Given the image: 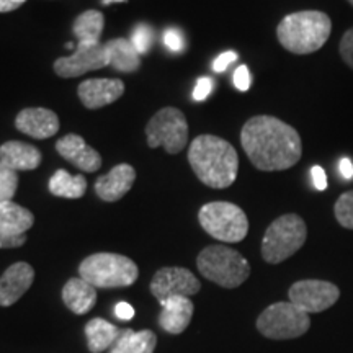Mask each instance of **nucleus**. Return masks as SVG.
<instances>
[{"label": "nucleus", "mask_w": 353, "mask_h": 353, "mask_svg": "<svg viewBox=\"0 0 353 353\" xmlns=\"http://www.w3.org/2000/svg\"><path fill=\"white\" fill-rule=\"evenodd\" d=\"M15 126L34 139H48L59 131V118L48 108H25L17 114Z\"/></svg>", "instance_id": "dca6fc26"}, {"label": "nucleus", "mask_w": 353, "mask_h": 353, "mask_svg": "<svg viewBox=\"0 0 353 353\" xmlns=\"http://www.w3.org/2000/svg\"><path fill=\"white\" fill-rule=\"evenodd\" d=\"M130 41L132 43V46L136 48V51H138L139 54H145V52L151 50V44L154 41V30L149 25L141 23L134 28Z\"/></svg>", "instance_id": "c85d7f7f"}, {"label": "nucleus", "mask_w": 353, "mask_h": 353, "mask_svg": "<svg viewBox=\"0 0 353 353\" xmlns=\"http://www.w3.org/2000/svg\"><path fill=\"white\" fill-rule=\"evenodd\" d=\"M112 2H125V0H103L105 6H108V3H112Z\"/></svg>", "instance_id": "ea45409f"}, {"label": "nucleus", "mask_w": 353, "mask_h": 353, "mask_svg": "<svg viewBox=\"0 0 353 353\" xmlns=\"http://www.w3.org/2000/svg\"><path fill=\"white\" fill-rule=\"evenodd\" d=\"M161 306L159 325L169 334H182L192 322L193 311H195L192 299L187 296H174L161 301Z\"/></svg>", "instance_id": "a211bd4d"}, {"label": "nucleus", "mask_w": 353, "mask_h": 353, "mask_svg": "<svg viewBox=\"0 0 353 353\" xmlns=\"http://www.w3.org/2000/svg\"><path fill=\"white\" fill-rule=\"evenodd\" d=\"M108 65V57L101 43H77L72 56L59 57L54 61V72L63 79L81 77L90 70L103 69Z\"/></svg>", "instance_id": "9b49d317"}, {"label": "nucleus", "mask_w": 353, "mask_h": 353, "mask_svg": "<svg viewBox=\"0 0 353 353\" xmlns=\"http://www.w3.org/2000/svg\"><path fill=\"white\" fill-rule=\"evenodd\" d=\"M237 59V54L234 51H226L223 54H219L216 57V61L213 63V69L216 72H224L228 69L229 64H232L234 61Z\"/></svg>", "instance_id": "72a5a7b5"}, {"label": "nucleus", "mask_w": 353, "mask_h": 353, "mask_svg": "<svg viewBox=\"0 0 353 353\" xmlns=\"http://www.w3.org/2000/svg\"><path fill=\"white\" fill-rule=\"evenodd\" d=\"M188 162L200 182L216 190L231 187L239 172V156L234 145L213 134H201L192 141Z\"/></svg>", "instance_id": "f03ea898"}, {"label": "nucleus", "mask_w": 353, "mask_h": 353, "mask_svg": "<svg viewBox=\"0 0 353 353\" xmlns=\"http://www.w3.org/2000/svg\"><path fill=\"white\" fill-rule=\"evenodd\" d=\"M87 190V179L83 175H70L68 170L59 169L50 179V192L54 196L77 200Z\"/></svg>", "instance_id": "393cba45"}, {"label": "nucleus", "mask_w": 353, "mask_h": 353, "mask_svg": "<svg viewBox=\"0 0 353 353\" xmlns=\"http://www.w3.org/2000/svg\"><path fill=\"white\" fill-rule=\"evenodd\" d=\"M136 180V170L130 164H118L95 182V193L100 200L113 203L130 192Z\"/></svg>", "instance_id": "f3484780"}, {"label": "nucleus", "mask_w": 353, "mask_h": 353, "mask_svg": "<svg viewBox=\"0 0 353 353\" xmlns=\"http://www.w3.org/2000/svg\"><path fill=\"white\" fill-rule=\"evenodd\" d=\"M114 314H117L118 319L121 321H130L134 317V309H132V306L130 303H118L117 306H114Z\"/></svg>", "instance_id": "e433bc0d"}, {"label": "nucleus", "mask_w": 353, "mask_h": 353, "mask_svg": "<svg viewBox=\"0 0 353 353\" xmlns=\"http://www.w3.org/2000/svg\"><path fill=\"white\" fill-rule=\"evenodd\" d=\"M198 270L206 280L223 286L237 288L250 276V265L244 255L226 245H208L196 259Z\"/></svg>", "instance_id": "39448f33"}, {"label": "nucleus", "mask_w": 353, "mask_h": 353, "mask_svg": "<svg viewBox=\"0 0 353 353\" xmlns=\"http://www.w3.org/2000/svg\"><path fill=\"white\" fill-rule=\"evenodd\" d=\"M241 144L250 162L263 172L291 169L303 154L299 132L270 114L250 118L242 126Z\"/></svg>", "instance_id": "f257e3e1"}, {"label": "nucleus", "mask_w": 353, "mask_h": 353, "mask_svg": "<svg viewBox=\"0 0 353 353\" xmlns=\"http://www.w3.org/2000/svg\"><path fill=\"white\" fill-rule=\"evenodd\" d=\"M234 85H236L237 90L241 92H247L250 88V72L247 65H239L236 70H234Z\"/></svg>", "instance_id": "473e14b6"}, {"label": "nucleus", "mask_w": 353, "mask_h": 353, "mask_svg": "<svg viewBox=\"0 0 353 353\" xmlns=\"http://www.w3.org/2000/svg\"><path fill=\"white\" fill-rule=\"evenodd\" d=\"M121 330L113 325L112 322L100 319L88 321L85 325V335H87V347L92 353H100L112 348V345L120 337Z\"/></svg>", "instance_id": "b1692460"}, {"label": "nucleus", "mask_w": 353, "mask_h": 353, "mask_svg": "<svg viewBox=\"0 0 353 353\" xmlns=\"http://www.w3.org/2000/svg\"><path fill=\"white\" fill-rule=\"evenodd\" d=\"M311 327L307 312L291 301H281L268 306L257 319L259 332L273 341H290L304 335Z\"/></svg>", "instance_id": "6e6552de"}, {"label": "nucleus", "mask_w": 353, "mask_h": 353, "mask_svg": "<svg viewBox=\"0 0 353 353\" xmlns=\"http://www.w3.org/2000/svg\"><path fill=\"white\" fill-rule=\"evenodd\" d=\"M19 188V172L12 170L3 162H0V205L12 201Z\"/></svg>", "instance_id": "bb28decb"}, {"label": "nucleus", "mask_w": 353, "mask_h": 353, "mask_svg": "<svg viewBox=\"0 0 353 353\" xmlns=\"http://www.w3.org/2000/svg\"><path fill=\"white\" fill-rule=\"evenodd\" d=\"M107 51L108 65H112L114 70L125 74H132L141 68V54L136 51L130 39L117 38L110 39L103 44Z\"/></svg>", "instance_id": "412c9836"}, {"label": "nucleus", "mask_w": 353, "mask_h": 353, "mask_svg": "<svg viewBox=\"0 0 353 353\" xmlns=\"http://www.w3.org/2000/svg\"><path fill=\"white\" fill-rule=\"evenodd\" d=\"M213 87H214L213 79L200 77L196 81L195 88H193V100H196V101L206 100L208 99V95L211 94V90H213Z\"/></svg>", "instance_id": "7c9ffc66"}, {"label": "nucleus", "mask_w": 353, "mask_h": 353, "mask_svg": "<svg viewBox=\"0 0 353 353\" xmlns=\"http://www.w3.org/2000/svg\"><path fill=\"white\" fill-rule=\"evenodd\" d=\"M335 218L345 229H353V190L342 193L334 206Z\"/></svg>", "instance_id": "cd10ccee"}, {"label": "nucleus", "mask_w": 353, "mask_h": 353, "mask_svg": "<svg viewBox=\"0 0 353 353\" xmlns=\"http://www.w3.org/2000/svg\"><path fill=\"white\" fill-rule=\"evenodd\" d=\"M41 161V152L32 144L21 141H7L0 145V162L15 172L38 169Z\"/></svg>", "instance_id": "6ab92c4d"}, {"label": "nucleus", "mask_w": 353, "mask_h": 353, "mask_svg": "<svg viewBox=\"0 0 353 353\" xmlns=\"http://www.w3.org/2000/svg\"><path fill=\"white\" fill-rule=\"evenodd\" d=\"M105 17L100 10H87L74 20L72 32L77 43H100Z\"/></svg>", "instance_id": "a878e982"}, {"label": "nucleus", "mask_w": 353, "mask_h": 353, "mask_svg": "<svg viewBox=\"0 0 353 353\" xmlns=\"http://www.w3.org/2000/svg\"><path fill=\"white\" fill-rule=\"evenodd\" d=\"M339 170H341V174L343 179H353V164L350 159L343 157L341 161V164H339Z\"/></svg>", "instance_id": "58836bf2"}, {"label": "nucleus", "mask_w": 353, "mask_h": 353, "mask_svg": "<svg viewBox=\"0 0 353 353\" xmlns=\"http://www.w3.org/2000/svg\"><path fill=\"white\" fill-rule=\"evenodd\" d=\"M332 32L329 15L319 10H303L286 15L278 23L276 38L293 54H311L319 51Z\"/></svg>", "instance_id": "7ed1b4c3"}, {"label": "nucleus", "mask_w": 353, "mask_h": 353, "mask_svg": "<svg viewBox=\"0 0 353 353\" xmlns=\"http://www.w3.org/2000/svg\"><path fill=\"white\" fill-rule=\"evenodd\" d=\"M164 44L170 51L180 52L183 50V37L176 28H167L164 32Z\"/></svg>", "instance_id": "2f4dec72"}, {"label": "nucleus", "mask_w": 353, "mask_h": 353, "mask_svg": "<svg viewBox=\"0 0 353 353\" xmlns=\"http://www.w3.org/2000/svg\"><path fill=\"white\" fill-rule=\"evenodd\" d=\"M79 275L95 288H126L138 280V265L120 254L88 255L79 265Z\"/></svg>", "instance_id": "20e7f679"}, {"label": "nucleus", "mask_w": 353, "mask_h": 353, "mask_svg": "<svg viewBox=\"0 0 353 353\" xmlns=\"http://www.w3.org/2000/svg\"><path fill=\"white\" fill-rule=\"evenodd\" d=\"M311 175H312V183H314L316 190L324 192V190L327 188V175H325V170L319 165H314L311 170Z\"/></svg>", "instance_id": "f704fd0d"}, {"label": "nucleus", "mask_w": 353, "mask_h": 353, "mask_svg": "<svg viewBox=\"0 0 353 353\" xmlns=\"http://www.w3.org/2000/svg\"><path fill=\"white\" fill-rule=\"evenodd\" d=\"M201 290L200 280L182 267H165L156 272L151 281L152 294L159 303L174 296H193Z\"/></svg>", "instance_id": "f8f14e48"}, {"label": "nucleus", "mask_w": 353, "mask_h": 353, "mask_svg": "<svg viewBox=\"0 0 353 353\" xmlns=\"http://www.w3.org/2000/svg\"><path fill=\"white\" fill-rule=\"evenodd\" d=\"M156 345L157 335L152 330L144 329L134 332L132 329H125L108 353H154Z\"/></svg>", "instance_id": "5701e85b"}, {"label": "nucleus", "mask_w": 353, "mask_h": 353, "mask_svg": "<svg viewBox=\"0 0 353 353\" xmlns=\"http://www.w3.org/2000/svg\"><path fill=\"white\" fill-rule=\"evenodd\" d=\"M347 2H348V3H350V6H353V0H347Z\"/></svg>", "instance_id": "a19ab883"}, {"label": "nucleus", "mask_w": 353, "mask_h": 353, "mask_svg": "<svg viewBox=\"0 0 353 353\" xmlns=\"http://www.w3.org/2000/svg\"><path fill=\"white\" fill-rule=\"evenodd\" d=\"M26 0H0V13H8L23 6Z\"/></svg>", "instance_id": "4c0bfd02"}, {"label": "nucleus", "mask_w": 353, "mask_h": 353, "mask_svg": "<svg viewBox=\"0 0 353 353\" xmlns=\"http://www.w3.org/2000/svg\"><path fill=\"white\" fill-rule=\"evenodd\" d=\"M198 221L211 237L228 244L244 241L249 232V219L244 211L234 203H206L198 213Z\"/></svg>", "instance_id": "0eeeda50"}, {"label": "nucleus", "mask_w": 353, "mask_h": 353, "mask_svg": "<svg viewBox=\"0 0 353 353\" xmlns=\"http://www.w3.org/2000/svg\"><path fill=\"white\" fill-rule=\"evenodd\" d=\"M34 224V216L30 210L17 205L13 201H6L0 205V231L10 237L25 236Z\"/></svg>", "instance_id": "4be33fe9"}, {"label": "nucleus", "mask_w": 353, "mask_h": 353, "mask_svg": "<svg viewBox=\"0 0 353 353\" xmlns=\"http://www.w3.org/2000/svg\"><path fill=\"white\" fill-rule=\"evenodd\" d=\"M56 151L61 157L81 169L82 172L92 174L101 167V156L94 148H90L82 136L68 134L56 143Z\"/></svg>", "instance_id": "2eb2a0df"}, {"label": "nucleus", "mask_w": 353, "mask_h": 353, "mask_svg": "<svg viewBox=\"0 0 353 353\" xmlns=\"http://www.w3.org/2000/svg\"><path fill=\"white\" fill-rule=\"evenodd\" d=\"M339 52H341L343 63L353 70V28L347 30L339 44Z\"/></svg>", "instance_id": "c756f323"}, {"label": "nucleus", "mask_w": 353, "mask_h": 353, "mask_svg": "<svg viewBox=\"0 0 353 353\" xmlns=\"http://www.w3.org/2000/svg\"><path fill=\"white\" fill-rule=\"evenodd\" d=\"M290 301L294 306L307 312L317 314L332 307L341 298V290L330 281L324 280H301L291 285L288 291Z\"/></svg>", "instance_id": "9d476101"}, {"label": "nucleus", "mask_w": 353, "mask_h": 353, "mask_svg": "<svg viewBox=\"0 0 353 353\" xmlns=\"http://www.w3.org/2000/svg\"><path fill=\"white\" fill-rule=\"evenodd\" d=\"M63 301L74 314H87L97 303V288L81 276L70 278L63 288Z\"/></svg>", "instance_id": "aec40b11"}, {"label": "nucleus", "mask_w": 353, "mask_h": 353, "mask_svg": "<svg viewBox=\"0 0 353 353\" xmlns=\"http://www.w3.org/2000/svg\"><path fill=\"white\" fill-rule=\"evenodd\" d=\"M34 281V270L30 263L17 262L0 276V306L7 307L23 296Z\"/></svg>", "instance_id": "4468645a"}, {"label": "nucleus", "mask_w": 353, "mask_h": 353, "mask_svg": "<svg viewBox=\"0 0 353 353\" xmlns=\"http://www.w3.org/2000/svg\"><path fill=\"white\" fill-rule=\"evenodd\" d=\"M125 94V83L120 79H87L77 88L82 105L88 110L112 105Z\"/></svg>", "instance_id": "ddd939ff"}, {"label": "nucleus", "mask_w": 353, "mask_h": 353, "mask_svg": "<svg viewBox=\"0 0 353 353\" xmlns=\"http://www.w3.org/2000/svg\"><path fill=\"white\" fill-rule=\"evenodd\" d=\"M25 242H26V234L20 237H10L0 231V249H15V247L23 245Z\"/></svg>", "instance_id": "c9c22d12"}, {"label": "nucleus", "mask_w": 353, "mask_h": 353, "mask_svg": "<svg viewBox=\"0 0 353 353\" xmlns=\"http://www.w3.org/2000/svg\"><path fill=\"white\" fill-rule=\"evenodd\" d=\"M145 138L151 149L164 148L169 154L182 152L188 143L187 118L179 108L159 110L145 126Z\"/></svg>", "instance_id": "1a4fd4ad"}, {"label": "nucleus", "mask_w": 353, "mask_h": 353, "mask_svg": "<svg viewBox=\"0 0 353 353\" xmlns=\"http://www.w3.org/2000/svg\"><path fill=\"white\" fill-rule=\"evenodd\" d=\"M307 237L306 223L298 214H283L276 218L265 231L262 239V257L267 263L285 262L304 245Z\"/></svg>", "instance_id": "423d86ee"}]
</instances>
